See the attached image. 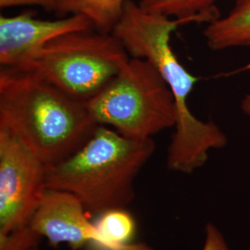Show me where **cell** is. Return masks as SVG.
<instances>
[{
  "instance_id": "5",
  "label": "cell",
  "mask_w": 250,
  "mask_h": 250,
  "mask_svg": "<svg viewBox=\"0 0 250 250\" xmlns=\"http://www.w3.org/2000/svg\"><path fill=\"white\" fill-rule=\"evenodd\" d=\"M130 55L112 33L93 28L59 36L45 45L25 70H33L83 103L112 80Z\"/></svg>"
},
{
  "instance_id": "14",
  "label": "cell",
  "mask_w": 250,
  "mask_h": 250,
  "mask_svg": "<svg viewBox=\"0 0 250 250\" xmlns=\"http://www.w3.org/2000/svg\"><path fill=\"white\" fill-rule=\"evenodd\" d=\"M40 6L46 10H51L52 0H0L1 8H10L18 6Z\"/></svg>"
},
{
  "instance_id": "10",
  "label": "cell",
  "mask_w": 250,
  "mask_h": 250,
  "mask_svg": "<svg viewBox=\"0 0 250 250\" xmlns=\"http://www.w3.org/2000/svg\"><path fill=\"white\" fill-rule=\"evenodd\" d=\"M126 0H52L50 11L60 15L82 14L90 20L93 29L112 33L122 15Z\"/></svg>"
},
{
  "instance_id": "3",
  "label": "cell",
  "mask_w": 250,
  "mask_h": 250,
  "mask_svg": "<svg viewBox=\"0 0 250 250\" xmlns=\"http://www.w3.org/2000/svg\"><path fill=\"white\" fill-rule=\"evenodd\" d=\"M155 148L152 138L133 139L99 125L78 151L47 168L45 188L72 193L96 214L126 208L135 198L134 181Z\"/></svg>"
},
{
  "instance_id": "6",
  "label": "cell",
  "mask_w": 250,
  "mask_h": 250,
  "mask_svg": "<svg viewBox=\"0 0 250 250\" xmlns=\"http://www.w3.org/2000/svg\"><path fill=\"white\" fill-rule=\"evenodd\" d=\"M47 168L0 125V236L29 224L45 189Z\"/></svg>"
},
{
  "instance_id": "2",
  "label": "cell",
  "mask_w": 250,
  "mask_h": 250,
  "mask_svg": "<svg viewBox=\"0 0 250 250\" xmlns=\"http://www.w3.org/2000/svg\"><path fill=\"white\" fill-rule=\"evenodd\" d=\"M0 125L47 167L70 158L99 127L85 103L33 70H0Z\"/></svg>"
},
{
  "instance_id": "11",
  "label": "cell",
  "mask_w": 250,
  "mask_h": 250,
  "mask_svg": "<svg viewBox=\"0 0 250 250\" xmlns=\"http://www.w3.org/2000/svg\"><path fill=\"white\" fill-rule=\"evenodd\" d=\"M219 0H140L142 9L168 18L210 22L218 18L215 8Z\"/></svg>"
},
{
  "instance_id": "9",
  "label": "cell",
  "mask_w": 250,
  "mask_h": 250,
  "mask_svg": "<svg viewBox=\"0 0 250 250\" xmlns=\"http://www.w3.org/2000/svg\"><path fill=\"white\" fill-rule=\"evenodd\" d=\"M207 45L215 51L250 45V0H236L228 14L204 30Z\"/></svg>"
},
{
  "instance_id": "8",
  "label": "cell",
  "mask_w": 250,
  "mask_h": 250,
  "mask_svg": "<svg viewBox=\"0 0 250 250\" xmlns=\"http://www.w3.org/2000/svg\"><path fill=\"white\" fill-rule=\"evenodd\" d=\"M93 28L88 18L71 14L67 18L42 20L32 11L0 17V65L27 69L45 45L67 33Z\"/></svg>"
},
{
  "instance_id": "1",
  "label": "cell",
  "mask_w": 250,
  "mask_h": 250,
  "mask_svg": "<svg viewBox=\"0 0 250 250\" xmlns=\"http://www.w3.org/2000/svg\"><path fill=\"white\" fill-rule=\"evenodd\" d=\"M188 22L150 13L133 0H126L112 30L130 57L149 61L170 88L177 119L168 147L167 167L182 173L201 168L208 159V152L227 144V136L218 125L199 120L188 105V98L199 78L188 72L170 45L171 34Z\"/></svg>"
},
{
  "instance_id": "4",
  "label": "cell",
  "mask_w": 250,
  "mask_h": 250,
  "mask_svg": "<svg viewBox=\"0 0 250 250\" xmlns=\"http://www.w3.org/2000/svg\"><path fill=\"white\" fill-rule=\"evenodd\" d=\"M86 107L99 125L126 137L145 140L174 127V98L161 73L149 61L131 57L121 72Z\"/></svg>"
},
{
  "instance_id": "13",
  "label": "cell",
  "mask_w": 250,
  "mask_h": 250,
  "mask_svg": "<svg viewBox=\"0 0 250 250\" xmlns=\"http://www.w3.org/2000/svg\"><path fill=\"white\" fill-rule=\"evenodd\" d=\"M202 250H231L223 232L212 223L205 227V240Z\"/></svg>"
},
{
  "instance_id": "12",
  "label": "cell",
  "mask_w": 250,
  "mask_h": 250,
  "mask_svg": "<svg viewBox=\"0 0 250 250\" xmlns=\"http://www.w3.org/2000/svg\"><path fill=\"white\" fill-rule=\"evenodd\" d=\"M42 237L29 225L0 236V250H40Z\"/></svg>"
},
{
  "instance_id": "15",
  "label": "cell",
  "mask_w": 250,
  "mask_h": 250,
  "mask_svg": "<svg viewBox=\"0 0 250 250\" xmlns=\"http://www.w3.org/2000/svg\"><path fill=\"white\" fill-rule=\"evenodd\" d=\"M242 112L250 119V93L246 95L241 101Z\"/></svg>"
},
{
  "instance_id": "7",
  "label": "cell",
  "mask_w": 250,
  "mask_h": 250,
  "mask_svg": "<svg viewBox=\"0 0 250 250\" xmlns=\"http://www.w3.org/2000/svg\"><path fill=\"white\" fill-rule=\"evenodd\" d=\"M87 211L72 193L45 188L28 225L55 247L65 244L72 250H104V240Z\"/></svg>"
}]
</instances>
